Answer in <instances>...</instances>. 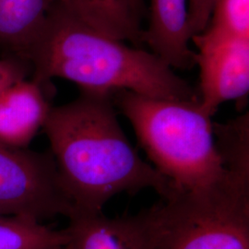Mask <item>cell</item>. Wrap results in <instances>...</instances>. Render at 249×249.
<instances>
[{
  "label": "cell",
  "mask_w": 249,
  "mask_h": 249,
  "mask_svg": "<svg viewBox=\"0 0 249 249\" xmlns=\"http://www.w3.org/2000/svg\"><path fill=\"white\" fill-rule=\"evenodd\" d=\"M112 94L80 90L73 102L52 107L43 127L63 187L75 207L73 217L101 213L121 193L151 188L161 199L177 193L129 142Z\"/></svg>",
  "instance_id": "6da1fadb"
},
{
  "label": "cell",
  "mask_w": 249,
  "mask_h": 249,
  "mask_svg": "<svg viewBox=\"0 0 249 249\" xmlns=\"http://www.w3.org/2000/svg\"><path fill=\"white\" fill-rule=\"evenodd\" d=\"M28 63L31 80L45 89L60 78L81 91L128 90L151 98L199 101L196 90L158 55L102 34L56 1Z\"/></svg>",
  "instance_id": "7a4b0ae2"
},
{
  "label": "cell",
  "mask_w": 249,
  "mask_h": 249,
  "mask_svg": "<svg viewBox=\"0 0 249 249\" xmlns=\"http://www.w3.org/2000/svg\"><path fill=\"white\" fill-rule=\"evenodd\" d=\"M152 166L178 192L204 189L226 175L213 123L199 101L151 98L128 90L112 94Z\"/></svg>",
  "instance_id": "3957f363"
},
{
  "label": "cell",
  "mask_w": 249,
  "mask_h": 249,
  "mask_svg": "<svg viewBox=\"0 0 249 249\" xmlns=\"http://www.w3.org/2000/svg\"><path fill=\"white\" fill-rule=\"evenodd\" d=\"M178 192L131 217L142 249H249V174Z\"/></svg>",
  "instance_id": "277c9868"
},
{
  "label": "cell",
  "mask_w": 249,
  "mask_h": 249,
  "mask_svg": "<svg viewBox=\"0 0 249 249\" xmlns=\"http://www.w3.org/2000/svg\"><path fill=\"white\" fill-rule=\"evenodd\" d=\"M75 214L51 151L0 144V215L42 223L56 216L70 220Z\"/></svg>",
  "instance_id": "5b68a950"
},
{
  "label": "cell",
  "mask_w": 249,
  "mask_h": 249,
  "mask_svg": "<svg viewBox=\"0 0 249 249\" xmlns=\"http://www.w3.org/2000/svg\"><path fill=\"white\" fill-rule=\"evenodd\" d=\"M199 68V104L213 116L219 107L235 101L245 107L249 92V39L216 35L208 30L193 36Z\"/></svg>",
  "instance_id": "8992f818"
},
{
  "label": "cell",
  "mask_w": 249,
  "mask_h": 249,
  "mask_svg": "<svg viewBox=\"0 0 249 249\" xmlns=\"http://www.w3.org/2000/svg\"><path fill=\"white\" fill-rule=\"evenodd\" d=\"M52 107L46 89L33 80L13 84L0 94V144L27 148L43 129Z\"/></svg>",
  "instance_id": "52a82bcc"
},
{
  "label": "cell",
  "mask_w": 249,
  "mask_h": 249,
  "mask_svg": "<svg viewBox=\"0 0 249 249\" xmlns=\"http://www.w3.org/2000/svg\"><path fill=\"white\" fill-rule=\"evenodd\" d=\"M150 23L143 42L172 69L187 70L196 65L190 48L188 0H151Z\"/></svg>",
  "instance_id": "ba28073f"
},
{
  "label": "cell",
  "mask_w": 249,
  "mask_h": 249,
  "mask_svg": "<svg viewBox=\"0 0 249 249\" xmlns=\"http://www.w3.org/2000/svg\"><path fill=\"white\" fill-rule=\"evenodd\" d=\"M54 2L0 0V50L6 56L28 63Z\"/></svg>",
  "instance_id": "9c48e42d"
},
{
  "label": "cell",
  "mask_w": 249,
  "mask_h": 249,
  "mask_svg": "<svg viewBox=\"0 0 249 249\" xmlns=\"http://www.w3.org/2000/svg\"><path fill=\"white\" fill-rule=\"evenodd\" d=\"M63 249H142L131 217L108 218L103 213L77 215L66 228Z\"/></svg>",
  "instance_id": "30bf717a"
},
{
  "label": "cell",
  "mask_w": 249,
  "mask_h": 249,
  "mask_svg": "<svg viewBox=\"0 0 249 249\" xmlns=\"http://www.w3.org/2000/svg\"><path fill=\"white\" fill-rule=\"evenodd\" d=\"M74 16L120 41L143 42L140 18L127 0H55Z\"/></svg>",
  "instance_id": "8fae6325"
},
{
  "label": "cell",
  "mask_w": 249,
  "mask_h": 249,
  "mask_svg": "<svg viewBox=\"0 0 249 249\" xmlns=\"http://www.w3.org/2000/svg\"><path fill=\"white\" fill-rule=\"evenodd\" d=\"M67 240L66 229L53 230L32 219L0 215V249H51Z\"/></svg>",
  "instance_id": "7c38bea8"
},
{
  "label": "cell",
  "mask_w": 249,
  "mask_h": 249,
  "mask_svg": "<svg viewBox=\"0 0 249 249\" xmlns=\"http://www.w3.org/2000/svg\"><path fill=\"white\" fill-rule=\"evenodd\" d=\"M205 30L216 35L249 39V0H215Z\"/></svg>",
  "instance_id": "4fadbf2b"
},
{
  "label": "cell",
  "mask_w": 249,
  "mask_h": 249,
  "mask_svg": "<svg viewBox=\"0 0 249 249\" xmlns=\"http://www.w3.org/2000/svg\"><path fill=\"white\" fill-rule=\"evenodd\" d=\"M31 67L18 58L6 56L0 59V94L18 81L26 80Z\"/></svg>",
  "instance_id": "5bb4252c"
},
{
  "label": "cell",
  "mask_w": 249,
  "mask_h": 249,
  "mask_svg": "<svg viewBox=\"0 0 249 249\" xmlns=\"http://www.w3.org/2000/svg\"><path fill=\"white\" fill-rule=\"evenodd\" d=\"M215 0H188V23L191 38L208 26Z\"/></svg>",
  "instance_id": "9a60e30c"
},
{
  "label": "cell",
  "mask_w": 249,
  "mask_h": 249,
  "mask_svg": "<svg viewBox=\"0 0 249 249\" xmlns=\"http://www.w3.org/2000/svg\"><path fill=\"white\" fill-rule=\"evenodd\" d=\"M128 4L130 5L131 9L134 11V13L140 18L141 14L143 13L144 10V2L143 0H127Z\"/></svg>",
  "instance_id": "2e32d148"
},
{
  "label": "cell",
  "mask_w": 249,
  "mask_h": 249,
  "mask_svg": "<svg viewBox=\"0 0 249 249\" xmlns=\"http://www.w3.org/2000/svg\"><path fill=\"white\" fill-rule=\"evenodd\" d=\"M64 245H65V244H64ZM64 245H63V246H64ZM63 246H61V247H57V248H53V249H63Z\"/></svg>",
  "instance_id": "e0dca14e"
}]
</instances>
